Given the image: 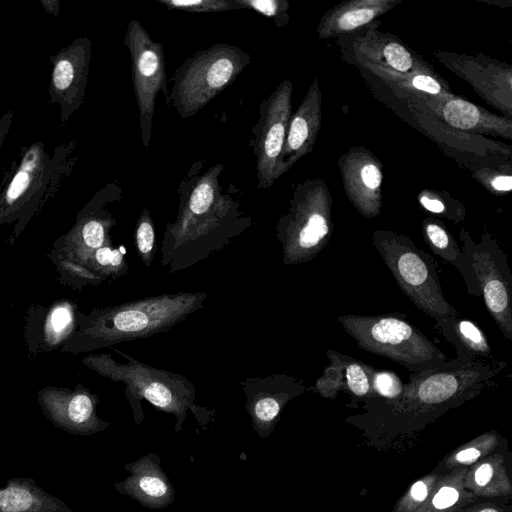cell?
<instances>
[{"instance_id": "cell-11", "label": "cell", "mask_w": 512, "mask_h": 512, "mask_svg": "<svg viewBox=\"0 0 512 512\" xmlns=\"http://www.w3.org/2000/svg\"><path fill=\"white\" fill-rule=\"evenodd\" d=\"M292 90V82L284 80L259 105V117L250 139L256 157L258 189L270 188L283 175L280 156L292 115Z\"/></svg>"}, {"instance_id": "cell-1", "label": "cell", "mask_w": 512, "mask_h": 512, "mask_svg": "<svg viewBox=\"0 0 512 512\" xmlns=\"http://www.w3.org/2000/svg\"><path fill=\"white\" fill-rule=\"evenodd\" d=\"M222 163H192L177 187L178 210L161 241V265L174 273L191 268L227 247L252 224L240 202L223 191Z\"/></svg>"}, {"instance_id": "cell-20", "label": "cell", "mask_w": 512, "mask_h": 512, "mask_svg": "<svg viewBox=\"0 0 512 512\" xmlns=\"http://www.w3.org/2000/svg\"><path fill=\"white\" fill-rule=\"evenodd\" d=\"M321 115V90L316 78L290 117L280 156L282 174L312 151L320 131Z\"/></svg>"}, {"instance_id": "cell-23", "label": "cell", "mask_w": 512, "mask_h": 512, "mask_svg": "<svg viewBox=\"0 0 512 512\" xmlns=\"http://www.w3.org/2000/svg\"><path fill=\"white\" fill-rule=\"evenodd\" d=\"M39 401L45 408L53 413L61 411L72 424L78 426L109 425L99 420L95 409L99 402L97 395L90 392L82 383L78 382L73 390L48 386L38 392Z\"/></svg>"}, {"instance_id": "cell-13", "label": "cell", "mask_w": 512, "mask_h": 512, "mask_svg": "<svg viewBox=\"0 0 512 512\" xmlns=\"http://www.w3.org/2000/svg\"><path fill=\"white\" fill-rule=\"evenodd\" d=\"M91 51L92 40L78 37L50 56L49 103L60 107L62 125L83 105Z\"/></svg>"}, {"instance_id": "cell-28", "label": "cell", "mask_w": 512, "mask_h": 512, "mask_svg": "<svg viewBox=\"0 0 512 512\" xmlns=\"http://www.w3.org/2000/svg\"><path fill=\"white\" fill-rule=\"evenodd\" d=\"M135 245L138 257L149 269L155 254V228L148 208H144L137 219Z\"/></svg>"}, {"instance_id": "cell-26", "label": "cell", "mask_w": 512, "mask_h": 512, "mask_svg": "<svg viewBox=\"0 0 512 512\" xmlns=\"http://www.w3.org/2000/svg\"><path fill=\"white\" fill-rule=\"evenodd\" d=\"M344 364L346 391L360 400L375 397L371 383L374 367L345 354Z\"/></svg>"}, {"instance_id": "cell-8", "label": "cell", "mask_w": 512, "mask_h": 512, "mask_svg": "<svg viewBox=\"0 0 512 512\" xmlns=\"http://www.w3.org/2000/svg\"><path fill=\"white\" fill-rule=\"evenodd\" d=\"M372 242L397 285L416 308L435 322L459 313L443 294L434 259L409 236L376 230Z\"/></svg>"}, {"instance_id": "cell-31", "label": "cell", "mask_w": 512, "mask_h": 512, "mask_svg": "<svg viewBox=\"0 0 512 512\" xmlns=\"http://www.w3.org/2000/svg\"><path fill=\"white\" fill-rule=\"evenodd\" d=\"M243 8L274 20L277 26H285L289 20V3L285 0H236Z\"/></svg>"}, {"instance_id": "cell-2", "label": "cell", "mask_w": 512, "mask_h": 512, "mask_svg": "<svg viewBox=\"0 0 512 512\" xmlns=\"http://www.w3.org/2000/svg\"><path fill=\"white\" fill-rule=\"evenodd\" d=\"M207 292H176L92 309L78 316L60 351L77 355L167 332L202 309Z\"/></svg>"}, {"instance_id": "cell-22", "label": "cell", "mask_w": 512, "mask_h": 512, "mask_svg": "<svg viewBox=\"0 0 512 512\" xmlns=\"http://www.w3.org/2000/svg\"><path fill=\"white\" fill-rule=\"evenodd\" d=\"M395 0H352L330 9L320 20L317 33L321 39L359 32L391 10Z\"/></svg>"}, {"instance_id": "cell-16", "label": "cell", "mask_w": 512, "mask_h": 512, "mask_svg": "<svg viewBox=\"0 0 512 512\" xmlns=\"http://www.w3.org/2000/svg\"><path fill=\"white\" fill-rule=\"evenodd\" d=\"M79 313L70 299L56 300L48 306L31 305L24 317L23 333L28 355L61 349L76 330Z\"/></svg>"}, {"instance_id": "cell-41", "label": "cell", "mask_w": 512, "mask_h": 512, "mask_svg": "<svg viewBox=\"0 0 512 512\" xmlns=\"http://www.w3.org/2000/svg\"><path fill=\"white\" fill-rule=\"evenodd\" d=\"M479 512H498V511L493 508H485V509L480 510Z\"/></svg>"}, {"instance_id": "cell-38", "label": "cell", "mask_w": 512, "mask_h": 512, "mask_svg": "<svg viewBox=\"0 0 512 512\" xmlns=\"http://www.w3.org/2000/svg\"><path fill=\"white\" fill-rule=\"evenodd\" d=\"M14 120V111L8 110L0 117V151L11 129Z\"/></svg>"}, {"instance_id": "cell-29", "label": "cell", "mask_w": 512, "mask_h": 512, "mask_svg": "<svg viewBox=\"0 0 512 512\" xmlns=\"http://www.w3.org/2000/svg\"><path fill=\"white\" fill-rule=\"evenodd\" d=\"M168 10L189 13H217L244 9L236 0H158Z\"/></svg>"}, {"instance_id": "cell-19", "label": "cell", "mask_w": 512, "mask_h": 512, "mask_svg": "<svg viewBox=\"0 0 512 512\" xmlns=\"http://www.w3.org/2000/svg\"><path fill=\"white\" fill-rule=\"evenodd\" d=\"M411 100L423 102L434 116L453 128L511 138L510 120L489 113L453 94L441 98L413 97Z\"/></svg>"}, {"instance_id": "cell-30", "label": "cell", "mask_w": 512, "mask_h": 512, "mask_svg": "<svg viewBox=\"0 0 512 512\" xmlns=\"http://www.w3.org/2000/svg\"><path fill=\"white\" fill-rule=\"evenodd\" d=\"M371 383L375 397L385 400H393L399 397L405 384L394 371L375 367L372 372Z\"/></svg>"}, {"instance_id": "cell-4", "label": "cell", "mask_w": 512, "mask_h": 512, "mask_svg": "<svg viewBox=\"0 0 512 512\" xmlns=\"http://www.w3.org/2000/svg\"><path fill=\"white\" fill-rule=\"evenodd\" d=\"M126 359L116 362L109 353H91L82 358L84 366L113 382L125 385V396L131 406L134 421L140 425L145 419L141 401L147 400L159 410L175 417V431L181 432L187 412L198 421L207 419V409L195 404L196 388L184 375L155 368L116 348Z\"/></svg>"}, {"instance_id": "cell-12", "label": "cell", "mask_w": 512, "mask_h": 512, "mask_svg": "<svg viewBox=\"0 0 512 512\" xmlns=\"http://www.w3.org/2000/svg\"><path fill=\"white\" fill-rule=\"evenodd\" d=\"M472 262L487 311L503 336L512 340V273L505 252L485 233L473 244Z\"/></svg>"}, {"instance_id": "cell-36", "label": "cell", "mask_w": 512, "mask_h": 512, "mask_svg": "<svg viewBox=\"0 0 512 512\" xmlns=\"http://www.w3.org/2000/svg\"><path fill=\"white\" fill-rule=\"evenodd\" d=\"M494 475V468L489 462L481 464L474 473V482L478 487H486Z\"/></svg>"}, {"instance_id": "cell-37", "label": "cell", "mask_w": 512, "mask_h": 512, "mask_svg": "<svg viewBox=\"0 0 512 512\" xmlns=\"http://www.w3.org/2000/svg\"><path fill=\"white\" fill-rule=\"evenodd\" d=\"M481 456V451L476 447H468L455 455L456 462L460 464H472Z\"/></svg>"}, {"instance_id": "cell-27", "label": "cell", "mask_w": 512, "mask_h": 512, "mask_svg": "<svg viewBox=\"0 0 512 512\" xmlns=\"http://www.w3.org/2000/svg\"><path fill=\"white\" fill-rule=\"evenodd\" d=\"M326 355L329 364L316 380L313 390L325 398L334 399L340 391L346 390L344 354L329 349Z\"/></svg>"}, {"instance_id": "cell-24", "label": "cell", "mask_w": 512, "mask_h": 512, "mask_svg": "<svg viewBox=\"0 0 512 512\" xmlns=\"http://www.w3.org/2000/svg\"><path fill=\"white\" fill-rule=\"evenodd\" d=\"M434 327L455 347L459 361L479 363L494 359L482 329L459 313L436 321Z\"/></svg>"}, {"instance_id": "cell-17", "label": "cell", "mask_w": 512, "mask_h": 512, "mask_svg": "<svg viewBox=\"0 0 512 512\" xmlns=\"http://www.w3.org/2000/svg\"><path fill=\"white\" fill-rule=\"evenodd\" d=\"M339 164L350 202L365 218L377 217L382 207V171L378 159L369 151L356 148L343 155Z\"/></svg>"}, {"instance_id": "cell-6", "label": "cell", "mask_w": 512, "mask_h": 512, "mask_svg": "<svg viewBox=\"0 0 512 512\" xmlns=\"http://www.w3.org/2000/svg\"><path fill=\"white\" fill-rule=\"evenodd\" d=\"M251 59L249 53L226 43L193 53L171 77L167 104L183 119L194 116L234 83Z\"/></svg>"}, {"instance_id": "cell-39", "label": "cell", "mask_w": 512, "mask_h": 512, "mask_svg": "<svg viewBox=\"0 0 512 512\" xmlns=\"http://www.w3.org/2000/svg\"><path fill=\"white\" fill-rule=\"evenodd\" d=\"M490 185L495 191L509 192L512 189V177L510 175L495 176Z\"/></svg>"}, {"instance_id": "cell-7", "label": "cell", "mask_w": 512, "mask_h": 512, "mask_svg": "<svg viewBox=\"0 0 512 512\" xmlns=\"http://www.w3.org/2000/svg\"><path fill=\"white\" fill-rule=\"evenodd\" d=\"M331 208L332 197L323 180L307 179L296 186L287 212L275 226L285 265L312 261L328 246L333 232Z\"/></svg>"}, {"instance_id": "cell-9", "label": "cell", "mask_w": 512, "mask_h": 512, "mask_svg": "<svg viewBox=\"0 0 512 512\" xmlns=\"http://www.w3.org/2000/svg\"><path fill=\"white\" fill-rule=\"evenodd\" d=\"M121 198V187L107 183L79 211L72 228L55 240L48 257L60 283L82 289V267L96 250L112 244L110 232L117 221L108 206Z\"/></svg>"}, {"instance_id": "cell-40", "label": "cell", "mask_w": 512, "mask_h": 512, "mask_svg": "<svg viewBox=\"0 0 512 512\" xmlns=\"http://www.w3.org/2000/svg\"><path fill=\"white\" fill-rule=\"evenodd\" d=\"M40 4L46 13L58 16L60 12V1L59 0H40Z\"/></svg>"}, {"instance_id": "cell-15", "label": "cell", "mask_w": 512, "mask_h": 512, "mask_svg": "<svg viewBox=\"0 0 512 512\" xmlns=\"http://www.w3.org/2000/svg\"><path fill=\"white\" fill-rule=\"evenodd\" d=\"M352 48L356 61L385 83L417 73H435L398 39L378 31H366Z\"/></svg>"}, {"instance_id": "cell-34", "label": "cell", "mask_w": 512, "mask_h": 512, "mask_svg": "<svg viewBox=\"0 0 512 512\" xmlns=\"http://www.w3.org/2000/svg\"><path fill=\"white\" fill-rule=\"evenodd\" d=\"M419 201L422 207L425 208L427 211L434 214L445 215L446 217L454 220L450 211L439 198L430 197L428 195L423 194L420 196Z\"/></svg>"}, {"instance_id": "cell-3", "label": "cell", "mask_w": 512, "mask_h": 512, "mask_svg": "<svg viewBox=\"0 0 512 512\" xmlns=\"http://www.w3.org/2000/svg\"><path fill=\"white\" fill-rule=\"evenodd\" d=\"M78 161L76 140L48 152L42 141L20 148L0 185V228L12 225L10 244L51 201L71 176Z\"/></svg>"}, {"instance_id": "cell-25", "label": "cell", "mask_w": 512, "mask_h": 512, "mask_svg": "<svg viewBox=\"0 0 512 512\" xmlns=\"http://www.w3.org/2000/svg\"><path fill=\"white\" fill-rule=\"evenodd\" d=\"M386 84L413 97L441 98L451 95L447 84L436 73H417Z\"/></svg>"}, {"instance_id": "cell-10", "label": "cell", "mask_w": 512, "mask_h": 512, "mask_svg": "<svg viewBox=\"0 0 512 512\" xmlns=\"http://www.w3.org/2000/svg\"><path fill=\"white\" fill-rule=\"evenodd\" d=\"M131 59L133 90L138 106L141 141L148 147L151 141L152 122L156 98L162 91L168 98L164 47L154 41L136 19L129 21L124 36Z\"/></svg>"}, {"instance_id": "cell-5", "label": "cell", "mask_w": 512, "mask_h": 512, "mask_svg": "<svg viewBox=\"0 0 512 512\" xmlns=\"http://www.w3.org/2000/svg\"><path fill=\"white\" fill-rule=\"evenodd\" d=\"M337 321L360 349L390 359L410 373L434 369L449 360L405 314H346Z\"/></svg>"}, {"instance_id": "cell-21", "label": "cell", "mask_w": 512, "mask_h": 512, "mask_svg": "<svg viewBox=\"0 0 512 512\" xmlns=\"http://www.w3.org/2000/svg\"><path fill=\"white\" fill-rule=\"evenodd\" d=\"M422 233L431 251L458 270L464 280L467 292L474 297H480L481 292L472 262V249L475 241L470 233L466 230H462L460 233L463 249L444 225L435 219L428 218L423 222Z\"/></svg>"}, {"instance_id": "cell-33", "label": "cell", "mask_w": 512, "mask_h": 512, "mask_svg": "<svg viewBox=\"0 0 512 512\" xmlns=\"http://www.w3.org/2000/svg\"><path fill=\"white\" fill-rule=\"evenodd\" d=\"M459 499V492L452 486H443L434 495L432 505L438 510L453 506Z\"/></svg>"}, {"instance_id": "cell-32", "label": "cell", "mask_w": 512, "mask_h": 512, "mask_svg": "<svg viewBox=\"0 0 512 512\" xmlns=\"http://www.w3.org/2000/svg\"><path fill=\"white\" fill-rule=\"evenodd\" d=\"M32 502V495L25 489L11 487L0 491V508L4 512L26 511Z\"/></svg>"}, {"instance_id": "cell-35", "label": "cell", "mask_w": 512, "mask_h": 512, "mask_svg": "<svg viewBox=\"0 0 512 512\" xmlns=\"http://www.w3.org/2000/svg\"><path fill=\"white\" fill-rule=\"evenodd\" d=\"M428 484L424 480H419L415 482L409 491V494L407 495L410 503L413 505H418L422 503L428 495Z\"/></svg>"}, {"instance_id": "cell-14", "label": "cell", "mask_w": 512, "mask_h": 512, "mask_svg": "<svg viewBox=\"0 0 512 512\" xmlns=\"http://www.w3.org/2000/svg\"><path fill=\"white\" fill-rule=\"evenodd\" d=\"M239 385L252 428L261 438L273 432L285 405L306 390L302 379L285 373L247 377Z\"/></svg>"}, {"instance_id": "cell-18", "label": "cell", "mask_w": 512, "mask_h": 512, "mask_svg": "<svg viewBox=\"0 0 512 512\" xmlns=\"http://www.w3.org/2000/svg\"><path fill=\"white\" fill-rule=\"evenodd\" d=\"M128 476L116 484L123 495L149 509H162L174 501L175 489L156 453H148L125 465Z\"/></svg>"}]
</instances>
